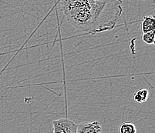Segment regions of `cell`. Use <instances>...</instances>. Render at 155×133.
<instances>
[{
    "mask_svg": "<svg viewBox=\"0 0 155 133\" xmlns=\"http://www.w3.org/2000/svg\"><path fill=\"white\" fill-rule=\"evenodd\" d=\"M58 4L67 22L86 34L112 30L123 12L122 0H59Z\"/></svg>",
    "mask_w": 155,
    "mask_h": 133,
    "instance_id": "obj_1",
    "label": "cell"
},
{
    "mask_svg": "<svg viewBox=\"0 0 155 133\" xmlns=\"http://www.w3.org/2000/svg\"><path fill=\"white\" fill-rule=\"evenodd\" d=\"M53 133H77V125L69 119H60L53 122Z\"/></svg>",
    "mask_w": 155,
    "mask_h": 133,
    "instance_id": "obj_2",
    "label": "cell"
},
{
    "mask_svg": "<svg viewBox=\"0 0 155 133\" xmlns=\"http://www.w3.org/2000/svg\"><path fill=\"white\" fill-rule=\"evenodd\" d=\"M102 127L98 121L84 122L77 125V133H101Z\"/></svg>",
    "mask_w": 155,
    "mask_h": 133,
    "instance_id": "obj_3",
    "label": "cell"
},
{
    "mask_svg": "<svg viewBox=\"0 0 155 133\" xmlns=\"http://www.w3.org/2000/svg\"><path fill=\"white\" fill-rule=\"evenodd\" d=\"M141 31L143 33L155 31V16L154 15H146L142 19Z\"/></svg>",
    "mask_w": 155,
    "mask_h": 133,
    "instance_id": "obj_4",
    "label": "cell"
},
{
    "mask_svg": "<svg viewBox=\"0 0 155 133\" xmlns=\"http://www.w3.org/2000/svg\"><path fill=\"white\" fill-rule=\"evenodd\" d=\"M149 96V92L147 89H139L134 94V99L137 103H145Z\"/></svg>",
    "mask_w": 155,
    "mask_h": 133,
    "instance_id": "obj_5",
    "label": "cell"
},
{
    "mask_svg": "<svg viewBox=\"0 0 155 133\" xmlns=\"http://www.w3.org/2000/svg\"><path fill=\"white\" fill-rule=\"evenodd\" d=\"M120 133H136L137 128L135 125L130 122H125L121 124L119 128Z\"/></svg>",
    "mask_w": 155,
    "mask_h": 133,
    "instance_id": "obj_6",
    "label": "cell"
},
{
    "mask_svg": "<svg viewBox=\"0 0 155 133\" xmlns=\"http://www.w3.org/2000/svg\"><path fill=\"white\" fill-rule=\"evenodd\" d=\"M155 31H151L148 33H143L142 36V40L147 45H153V40H154Z\"/></svg>",
    "mask_w": 155,
    "mask_h": 133,
    "instance_id": "obj_7",
    "label": "cell"
},
{
    "mask_svg": "<svg viewBox=\"0 0 155 133\" xmlns=\"http://www.w3.org/2000/svg\"><path fill=\"white\" fill-rule=\"evenodd\" d=\"M153 45H154V46H155V36H154V40H153Z\"/></svg>",
    "mask_w": 155,
    "mask_h": 133,
    "instance_id": "obj_8",
    "label": "cell"
},
{
    "mask_svg": "<svg viewBox=\"0 0 155 133\" xmlns=\"http://www.w3.org/2000/svg\"><path fill=\"white\" fill-rule=\"evenodd\" d=\"M95 1H105V0H95Z\"/></svg>",
    "mask_w": 155,
    "mask_h": 133,
    "instance_id": "obj_9",
    "label": "cell"
}]
</instances>
